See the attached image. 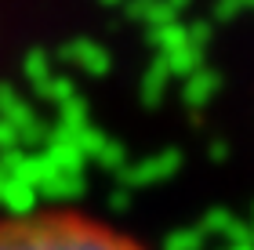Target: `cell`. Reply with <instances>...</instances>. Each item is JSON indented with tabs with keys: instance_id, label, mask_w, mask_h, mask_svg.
<instances>
[{
	"instance_id": "obj_1",
	"label": "cell",
	"mask_w": 254,
	"mask_h": 250,
	"mask_svg": "<svg viewBox=\"0 0 254 250\" xmlns=\"http://www.w3.org/2000/svg\"><path fill=\"white\" fill-rule=\"evenodd\" d=\"M0 250H153L134 232L84 210H22L0 218Z\"/></svg>"
}]
</instances>
